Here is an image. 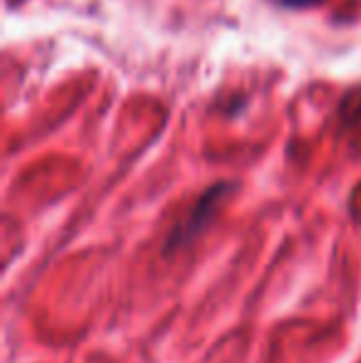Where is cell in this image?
<instances>
[{"mask_svg":"<svg viewBox=\"0 0 361 363\" xmlns=\"http://www.w3.org/2000/svg\"><path fill=\"white\" fill-rule=\"evenodd\" d=\"M277 3L289 10H304V8H314V5L324 3V0H277Z\"/></svg>","mask_w":361,"mask_h":363,"instance_id":"cell-2","label":"cell"},{"mask_svg":"<svg viewBox=\"0 0 361 363\" xmlns=\"http://www.w3.org/2000/svg\"><path fill=\"white\" fill-rule=\"evenodd\" d=\"M235 191V183H216L208 191H203V196L191 206V211L183 216L179 223L174 225V230L169 233L164 245V255H174L186 250L188 245H193L203 235V230L213 223L218 208L226 203V198Z\"/></svg>","mask_w":361,"mask_h":363,"instance_id":"cell-1","label":"cell"},{"mask_svg":"<svg viewBox=\"0 0 361 363\" xmlns=\"http://www.w3.org/2000/svg\"><path fill=\"white\" fill-rule=\"evenodd\" d=\"M354 114H359V116H361V91H359V106L354 109Z\"/></svg>","mask_w":361,"mask_h":363,"instance_id":"cell-3","label":"cell"}]
</instances>
